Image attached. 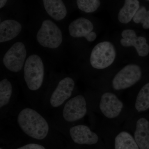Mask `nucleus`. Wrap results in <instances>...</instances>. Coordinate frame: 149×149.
Returning a JSON list of instances; mask_svg holds the SVG:
<instances>
[{
	"instance_id": "nucleus-1",
	"label": "nucleus",
	"mask_w": 149,
	"mask_h": 149,
	"mask_svg": "<svg viewBox=\"0 0 149 149\" xmlns=\"http://www.w3.org/2000/svg\"><path fill=\"white\" fill-rule=\"evenodd\" d=\"M17 121L21 130L33 139L42 140L49 133V126L45 119L32 109L22 110L18 114Z\"/></svg>"
},
{
	"instance_id": "nucleus-2",
	"label": "nucleus",
	"mask_w": 149,
	"mask_h": 149,
	"mask_svg": "<svg viewBox=\"0 0 149 149\" xmlns=\"http://www.w3.org/2000/svg\"><path fill=\"white\" fill-rule=\"evenodd\" d=\"M24 78L27 87L32 91H37L42 85L45 75L44 63L39 56H29L24 66Z\"/></svg>"
},
{
	"instance_id": "nucleus-3",
	"label": "nucleus",
	"mask_w": 149,
	"mask_h": 149,
	"mask_svg": "<svg viewBox=\"0 0 149 149\" xmlns=\"http://www.w3.org/2000/svg\"><path fill=\"white\" fill-rule=\"evenodd\" d=\"M116 55L115 49L111 43L102 42L93 48L91 52L90 62L94 68L104 69L112 64Z\"/></svg>"
},
{
	"instance_id": "nucleus-4",
	"label": "nucleus",
	"mask_w": 149,
	"mask_h": 149,
	"mask_svg": "<svg viewBox=\"0 0 149 149\" xmlns=\"http://www.w3.org/2000/svg\"><path fill=\"white\" fill-rule=\"evenodd\" d=\"M37 38L41 46L50 49L58 47L63 41L61 30L53 22L49 19L43 22Z\"/></svg>"
},
{
	"instance_id": "nucleus-5",
	"label": "nucleus",
	"mask_w": 149,
	"mask_h": 149,
	"mask_svg": "<svg viewBox=\"0 0 149 149\" xmlns=\"http://www.w3.org/2000/svg\"><path fill=\"white\" fill-rule=\"evenodd\" d=\"M142 76L141 68L136 64H130L122 68L115 75L112 86L115 90L126 89L136 84Z\"/></svg>"
},
{
	"instance_id": "nucleus-6",
	"label": "nucleus",
	"mask_w": 149,
	"mask_h": 149,
	"mask_svg": "<svg viewBox=\"0 0 149 149\" xmlns=\"http://www.w3.org/2000/svg\"><path fill=\"white\" fill-rule=\"evenodd\" d=\"M26 55L27 51L24 44L17 42L6 53L3 58V63L10 71L18 72L24 65Z\"/></svg>"
},
{
	"instance_id": "nucleus-7",
	"label": "nucleus",
	"mask_w": 149,
	"mask_h": 149,
	"mask_svg": "<svg viewBox=\"0 0 149 149\" xmlns=\"http://www.w3.org/2000/svg\"><path fill=\"white\" fill-rule=\"evenodd\" d=\"M87 111L85 97L83 95H79L67 102L63 108V115L66 121L74 122L84 117Z\"/></svg>"
},
{
	"instance_id": "nucleus-8",
	"label": "nucleus",
	"mask_w": 149,
	"mask_h": 149,
	"mask_svg": "<svg viewBox=\"0 0 149 149\" xmlns=\"http://www.w3.org/2000/svg\"><path fill=\"white\" fill-rule=\"evenodd\" d=\"M74 82L72 78L66 77L61 80L51 96L50 102L52 106H60L72 95Z\"/></svg>"
},
{
	"instance_id": "nucleus-9",
	"label": "nucleus",
	"mask_w": 149,
	"mask_h": 149,
	"mask_svg": "<svg viewBox=\"0 0 149 149\" xmlns=\"http://www.w3.org/2000/svg\"><path fill=\"white\" fill-rule=\"evenodd\" d=\"M121 36L123 38L120 40V44L123 46H133L140 56L145 57L148 54L149 46L145 37H137L136 32L132 29L123 30L121 33Z\"/></svg>"
},
{
	"instance_id": "nucleus-10",
	"label": "nucleus",
	"mask_w": 149,
	"mask_h": 149,
	"mask_svg": "<svg viewBox=\"0 0 149 149\" xmlns=\"http://www.w3.org/2000/svg\"><path fill=\"white\" fill-rule=\"evenodd\" d=\"M93 23L87 19L80 17L72 22L68 27L69 34L73 37H84L90 42L95 40L97 35L93 32Z\"/></svg>"
},
{
	"instance_id": "nucleus-11",
	"label": "nucleus",
	"mask_w": 149,
	"mask_h": 149,
	"mask_svg": "<svg viewBox=\"0 0 149 149\" xmlns=\"http://www.w3.org/2000/svg\"><path fill=\"white\" fill-rule=\"evenodd\" d=\"M100 107L106 117L113 118L120 114L123 107V104L113 93H106L102 96Z\"/></svg>"
},
{
	"instance_id": "nucleus-12",
	"label": "nucleus",
	"mask_w": 149,
	"mask_h": 149,
	"mask_svg": "<svg viewBox=\"0 0 149 149\" xmlns=\"http://www.w3.org/2000/svg\"><path fill=\"white\" fill-rule=\"evenodd\" d=\"M70 134L74 143L78 144L93 145L98 141L97 135L85 125L73 126L70 128Z\"/></svg>"
},
{
	"instance_id": "nucleus-13",
	"label": "nucleus",
	"mask_w": 149,
	"mask_h": 149,
	"mask_svg": "<svg viewBox=\"0 0 149 149\" xmlns=\"http://www.w3.org/2000/svg\"><path fill=\"white\" fill-rule=\"evenodd\" d=\"M21 24L13 19H7L0 24V42H7L15 38L21 32Z\"/></svg>"
},
{
	"instance_id": "nucleus-14",
	"label": "nucleus",
	"mask_w": 149,
	"mask_h": 149,
	"mask_svg": "<svg viewBox=\"0 0 149 149\" xmlns=\"http://www.w3.org/2000/svg\"><path fill=\"white\" fill-rule=\"evenodd\" d=\"M134 138L140 149H149V122L142 118L136 124Z\"/></svg>"
},
{
	"instance_id": "nucleus-15",
	"label": "nucleus",
	"mask_w": 149,
	"mask_h": 149,
	"mask_svg": "<svg viewBox=\"0 0 149 149\" xmlns=\"http://www.w3.org/2000/svg\"><path fill=\"white\" fill-rule=\"evenodd\" d=\"M44 7L49 15L60 21L66 16L67 11L62 0H43Z\"/></svg>"
},
{
	"instance_id": "nucleus-16",
	"label": "nucleus",
	"mask_w": 149,
	"mask_h": 149,
	"mask_svg": "<svg viewBox=\"0 0 149 149\" xmlns=\"http://www.w3.org/2000/svg\"><path fill=\"white\" fill-rule=\"evenodd\" d=\"M140 7L138 0H125L124 6L118 15V21L123 24L129 23Z\"/></svg>"
},
{
	"instance_id": "nucleus-17",
	"label": "nucleus",
	"mask_w": 149,
	"mask_h": 149,
	"mask_svg": "<svg viewBox=\"0 0 149 149\" xmlns=\"http://www.w3.org/2000/svg\"><path fill=\"white\" fill-rule=\"evenodd\" d=\"M115 149H139L135 139L128 132H120L115 139Z\"/></svg>"
},
{
	"instance_id": "nucleus-18",
	"label": "nucleus",
	"mask_w": 149,
	"mask_h": 149,
	"mask_svg": "<svg viewBox=\"0 0 149 149\" xmlns=\"http://www.w3.org/2000/svg\"><path fill=\"white\" fill-rule=\"evenodd\" d=\"M135 107L138 112L145 111L149 108V83L144 85L138 94Z\"/></svg>"
},
{
	"instance_id": "nucleus-19",
	"label": "nucleus",
	"mask_w": 149,
	"mask_h": 149,
	"mask_svg": "<svg viewBox=\"0 0 149 149\" xmlns=\"http://www.w3.org/2000/svg\"><path fill=\"white\" fill-rule=\"evenodd\" d=\"M11 83L7 79L0 82V108L6 105L10 101L12 94Z\"/></svg>"
},
{
	"instance_id": "nucleus-20",
	"label": "nucleus",
	"mask_w": 149,
	"mask_h": 149,
	"mask_svg": "<svg viewBox=\"0 0 149 149\" xmlns=\"http://www.w3.org/2000/svg\"><path fill=\"white\" fill-rule=\"evenodd\" d=\"M78 8L86 13L94 12L100 6V0H77Z\"/></svg>"
},
{
	"instance_id": "nucleus-21",
	"label": "nucleus",
	"mask_w": 149,
	"mask_h": 149,
	"mask_svg": "<svg viewBox=\"0 0 149 149\" xmlns=\"http://www.w3.org/2000/svg\"><path fill=\"white\" fill-rule=\"evenodd\" d=\"M133 20L137 24L142 23L144 29H149V10L147 11L144 6L139 8L133 17Z\"/></svg>"
},
{
	"instance_id": "nucleus-22",
	"label": "nucleus",
	"mask_w": 149,
	"mask_h": 149,
	"mask_svg": "<svg viewBox=\"0 0 149 149\" xmlns=\"http://www.w3.org/2000/svg\"><path fill=\"white\" fill-rule=\"evenodd\" d=\"M16 149H46L42 146L39 144L30 143L27 144L23 146L20 147Z\"/></svg>"
},
{
	"instance_id": "nucleus-23",
	"label": "nucleus",
	"mask_w": 149,
	"mask_h": 149,
	"mask_svg": "<svg viewBox=\"0 0 149 149\" xmlns=\"http://www.w3.org/2000/svg\"><path fill=\"white\" fill-rule=\"evenodd\" d=\"M8 0H0V8H3L5 6Z\"/></svg>"
},
{
	"instance_id": "nucleus-24",
	"label": "nucleus",
	"mask_w": 149,
	"mask_h": 149,
	"mask_svg": "<svg viewBox=\"0 0 149 149\" xmlns=\"http://www.w3.org/2000/svg\"><path fill=\"white\" fill-rule=\"evenodd\" d=\"M0 149H3L1 148H0Z\"/></svg>"
},
{
	"instance_id": "nucleus-25",
	"label": "nucleus",
	"mask_w": 149,
	"mask_h": 149,
	"mask_svg": "<svg viewBox=\"0 0 149 149\" xmlns=\"http://www.w3.org/2000/svg\"><path fill=\"white\" fill-rule=\"evenodd\" d=\"M146 1H149V0H146Z\"/></svg>"
}]
</instances>
